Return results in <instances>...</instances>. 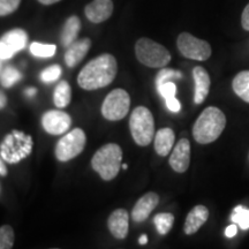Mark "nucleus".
<instances>
[{"instance_id":"nucleus-40","label":"nucleus","mask_w":249,"mask_h":249,"mask_svg":"<svg viewBox=\"0 0 249 249\" xmlns=\"http://www.w3.org/2000/svg\"><path fill=\"white\" fill-rule=\"evenodd\" d=\"M121 167H123L124 170H127V169H128V165H127V164H123V165H121Z\"/></svg>"},{"instance_id":"nucleus-24","label":"nucleus","mask_w":249,"mask_h":249,"mask_svg":"<svg viewBox=\"0 0 249 249\" xmlns=\"http://www.w3.org/2000/svg\"><path fill=\"white\" fill-rule=\"evenodd\" d=\"M57 46L53 44H42V43L34 42L30 45L31 54L37 58H51L55 54Z\"/></svg>"},{"instance_id":"nucleus-23","label":"nucleus","mask_w":249,"mask_h":249,"mask_svg":"<svg viewBox=\"0 0 249 249\" xmlns=\"http://www.w3.org/2000/svg\"><path fill=\"white\" fill-rule=\"evenodd\" d=\"M154 223L156 225V229H157V232L160 235H165L172 229L174 223V216L169 213H157L154 218Z\"/></svg>"},{"instance_id":"nucleus-19","label":"nucleus","mask_w":249,"mask_h":249,"mask_svg":"<svg viewBox=\"0 0 249 249\" xmlns=\"http://www.w3.org/2000/svg\"><path fill=\"white\" fill-rule=\"evenodd\" d=\"M176 134L171 128H161L155 134V150L160 156H167L172 151Z\"/></svg>"},{"instance_id":"nucleus-29","label":"nucleus","mask_w":249,"mask_h":249,"mask_svg":"<svg viewBox=\"0 0 249 249\" xmlns=\"http://www.w3.org/2000/svg\"><path fill=\"white\" fill-rule=\"evenodd\" d=\"M62 73L61 67L59 65H52L40 73V80L44 83H51L57 81Z\"/></svg>"},{"instance_id":"nucleus-3","label":"nucleus","mask_w":249,"mask_h":249,"mask_svg":"<svg viewBox=\"0 0 249 249\" xmlns=\"http://www.w3.org/2000/svg\"><path fill=\"white\" fill-rule=\"evenodd\" d=\"M123 161V150L116 143H107L96 151L91 160L92 169L105 181L114 179L119 173Z\"/></svg>"},{"instance_id":"nucleus-16","label":"nucleus","mask_w":249,"mask_h":249,"mask_svg":"<svg viewBox=\"0 0 249 249\" xmlns=\"http://www.w3.org/2000/svg\"><path fill=\"white\" fill-rule=\"evenodd\" d=\"M90 48H91V40L89 38L76 39L75 42L71 43L65 52V62L67 66L73 68L79 65L89 52Z\"/></svg>"},{"instance_id":"nucleus-7","label":"nucleus","mask_w":249,"mask_h":249,"mask_svg":"<svg viewBox=\"0 0 249 249\" xmlns=\"http://www.w3.org/2000/svg\"><path fill=\"white\" fill-rule=\"evenodd\" d=\"M130 97L124 89H114L105 97L102 105V114L105 119L118 121L128 114Z\"/></svg>"},{"instance_id":"nucleus-32","label":"nucleus","mask_w":249,"mask_h":249,"mask_svg":"<svg viewBox=\"0 0 249 249\" xmlns=\"http://www.w3.org/2000/svg\"><path fill=\"white\" fill-rule=\"evenodd\" d=\"M165 102H166V107L171 112L177 113V112H179L180 110H181V105H180V102L178 101V99L176 98V96L166 98L165 99Z\"/></svg>"},{"instance_id":"nucleus-33","label":"nucleus","mask_w":249,"mask_h":249,"mask_svg":"<svg viewBox=\"0 0 249 249\" xmlns=\"http://www.w3.org/2000/svg\"><path fill=\"white\" fill-rule=\"evenodd\" d=\"M241 26L246 31H249V2L246 6L241 15Z\"/></svg>"},{"instance_id":"nucleus-38","label":"nucleus","mask_w":249,"mask_h":249,"mask_svg":"<svg viewBox=\"0 0 249 249\" xmlns=\"http://www.w3.org/2000/svg\"><path fill=\"white\" fill-rule=\"evenodd\" d=\"M38 1L43 5H53L55 2L60 1V0H38Z\"/></svg>"},{"instance_id":"nucleus-15","label":"nucleus","mask_w":249,"mask_h":249,"mask_svg":"<svg viewBox=\"0 0 249 249\" xmlns=\"http://www.w3.org/2000/svg\"><path fill=\"white\" fill-rule=\"evenodd\" d=\"M107 226L111 234L116 239L123 240L128 234L129 214L126 209H117L110 214Z\"/></svg>"},{"instance_id":"nucleus-11","label":"nucleus","mask_w":249,"mask_h":249,"mask_svg":"<svg viewBox=\"0 0 249 249\" xmlns=\"http://www.w3.org/2000/svg\"><path fill=\"white\" fill-rule=\"evenodd\" d=\"M71 118L66 112L51 110L45 112L42 117V126L46 133L51 135H61L70 129Z\"/></svg>"},{"instance_id":"nucleus-41","label":"nucleus","mask_w":249,"mask_h":249,"mask_svg":"<svg viewBox=\"0 0 249 249\" xmlns=\"http://www.w3.org/2000/svg\"><path fill=\"white\" fill-rule=\"evenodd\" d=\"M0 70H1V59H0Z\"/></svg>"},{"instance_id":"nucleus-35","label":"nucleus","mask_w":249,"mask_h":249,"mask_svg":"<svg viewBox=\"0 0 249 249\" xmlns=\"http://www.w3.org/2000/svg\"><path fill=\"white\" fill-rule=\"evenodd\" d=\"M6 104H7V97H6L4 92L0 91V110L6 107Z\"/></svg>"},{"instance_id":"nucleus-17","label":"nucleus","mask_w":249,"mask_h":249,"mask_svg":"<svg viewBox=\"0 0 249 249\" xmlns=\"http://www.w3.org/2000/svg\"><path fill=\"white\" fill-rule=\"evenodd\" d=\"M193 79L195 82V93H194V103L195 104H202L207 98L209 93L211 80L209 73L205 71L203 67H195L193 70Z\"/></svg>"},{"instance_id":"nucleus-20","label":"nucleus","mask_w":249,"mask_h":249,"mask_svg":"<svg viewBox=\"0 0 249 249\" xmlns=\"http://www.w3.org/2000/svg\"><path fill=\"white\" fill-rule=\"evenodd\" d=\"M81 30V21L76 15L68 18L62 27L61 31V44L64 48H68L71 43L75 42Z\"/></svg>"},{"instance_id":"nucleus-37","label":"nucleus","mask_w":249,"mask_h":249,"mask_svg":"<svg viewBox=\"0 0 249 249\" xmlns=\"http://www.w3.org/2000/svg\"><path fill=\"white\" fill-rule=\"evenodd\" d=\"M36 92H37L36 88H28L26 90V95L28 96V97H34V96L36 95Z\"/></svg>"},{"instance_id":"nucleus-8","label":"nucleus","mask_w":249,"mask_h":249,"mask_svg":"<svg viewBox=\"0 0 249 249\" xmlns=\"http://www.w3.org/2000/svg\"><path fill=\"white\" fill-rule=\"evenodd\" d=\"M177 46L185 58L196 61L208 60L213 54V50L207 40L200 39L189 33H181L177 39Z\"/></svg>"},{"instance_id":"nucleus-12","label":"nucleus","mask_w":249,"mask_h":249,"mask_svg":"<svg viewBox=\"0 0 249 249\" xmlns=\"http://www.w3.org/2000/svg\"><path fill=\"white\" fill-rule=\"evenodd\" d=\"M170 166L178 173H185L191 164V143L187 139H181L174 145L170 156Z\"/></svg>"},{"instance_id":"nucleus-10","label":"nucleus","mask_w":249,"mask_h":249,"mask_svg":"<svg viewBox=\"0 0 249 249\" xmlns=\"http://www.w3.org/2000/svg\"><path fill=\"white\" fill-rule=\"evenodd\" d=\"M27 40L28 35L22 29H13L6 33L0 39V59H11L15 53L26 48Z\"/></svg>"},{"instance_id":"nucleus-2","label":"nucleus","mask_w":249,"mask_h":249,"mask_svg":"<svg viewBox=\"0 0 249 249\" xmlns=\"http://www.w3.org/2000/svg\"><path fill=\"white\" fill-rule=\"evenodd\" d=\"M226 126V117L218 107H209L202 112L193 126V136L201 144H208L219 138Z\"/></svg>"},{"instance_id":"nucleus-14","label":"nucleus","mask_w":249,"mask_h":249,"mask_svg":"<svg viewBox=\"0 0 249 249\" xmlns=\"http://www.w3.org/2000/svg\"><path fill=\"white\" fill-rule=\"evenodd\" d=\"M160 203V196L156 193L150 192L143 195L140 200L136 202L132 210V218L135 223L144 222L150 213L156 209Z\"/></svg>"},{"instance_id":"nucleus-6","label":"nucleus","mask_w":249,"mask_h":249,"mask_svg":"<svg viewBox=\"0 0 249 249\" xmlns=\"http://www.w3.org/2000/svg\"><path fill=\"white\" fill-rule=\"evenodd\" d=\"M33 149V139L23 132L13 130L6 136L4 142L0 145V155L5 161L17 164L27 156L30 155Z\"/></svg>"},{"instance_id":"nucleus-28","label":"nucleus","mask_w":249,"mask_h":249,"mask_svg":"<svg viewBox=\"0 0 249 249\" xmlns=\"http://www.w3.org/2000/svg\"><path fill=\"white\" fill-rule=\"evenodd\" d=\"M14 245V231L9 225L0 227V249H11Z\"/></svg>"},{"instance_id":"nucleus-39","label":"nucleus","mask_w":249,"mask_h":249,"mask_svg":"<svg viewBox=\"0 0 249 249\" xmlns=\"http://www.w3.org/2000/svg\"><path fill=\"white\" fill-rule=\"evenodd\" d=\"M147 242H148V236L147 235L142 234L141 236H140V239H139V244L140 245H147Z\"/></svg>"},{"instance_id":"nucleus-1","label":"nucleus","mask_w":249,"mask_h":249,"mask_svg":"<svg viewBox=\"0 0 249 249\" xmlns=\"http://www.w3.org/2000/svg\"><path fill=\"white\" fill-rule=\"evenodd\" d=\"M117 71V59L112 54L104 53L92 59L82 68L77 76V83L85 90L104 88L113 82Z\"/></svg>"},{"instance_id":"nucleus-26","label":"nucleus","mask_w":249,"mask_h":249,"mask_svg":"<svg viewBox=\"0 0 249 249\" xmlns=\"http://www.w3.org/2000/svg\"><path fill=\"white\" fill-rule=\"evenodd\" d=\"M232 222L239 225V227L242 230H248L249 229V209L238 205L235 207L234 211H233L231 216Z\"/></svg>"},{"instance_id":"nucleus-9","label":"nucleus","mask_w":249,"mask_h":249,"mask_svg":"<svg viewBox=\"0 0 249 249\" xmlns=\"http://www.w3.org/2000/svg\"><path fill=\"white\" fill-rule=\"evenodd\" d=\"M86 142V133L81 128H74L59 140L55 145V157L60 161L73 160L83 151Z\"/></svg>"},{"instance_id":"nucleus-25","label":"nucleus","mask_w":249,"mask_h":249,"mask_svg":"<svg viewBox=\"0 0 249 249\" xmlns=\"http://www.w3.org/2000/svg\"><path fill=\"white\" fill-rule=\"evenodd\" d=\"M21 79H22V74L20 73L18 70H15L14 67H6L4 71H2L1 75H0V81H1V85L5 87V88H11L12 86H14L15 83L18 82Z\"/></svg>"},{"instance_id":"nucleus-5","label":"nucleus","mask_w":249,"mask_h":249,"mask_svg":"<svg viewBox=\"0 0 249 249\" xmlns=\"http://www.w3.org/2000/svg\"><path fill=\"white\" fill-rule=\"evenodd\" d=\"M135 54L141 64L151 68H163L171 61L169 50L150 38H140L136 42Z\"/></svg>"},{"instance_id":"nucleus-4","label":"nucleus","mask_w":249,"mask_h":249,"mask_svg":"<svg viewBox=\"0 0 249 249\" xmlns=\"http://www.w3.org/2000/svg\"><path fill=\"white\" fill-rule=\"evenodd\" d=\"M129 129L133 140L140 147H147L155 136V120L149 108L138 107L129 119Z\"/></svg>"},{"instance_id":"nucleus-18","label":"nucleus","mask_w":249,"mask_h":249,"mask_svg":"<svg viewBox=\"0 0 249 249\" xmlns=\"http://www.w3.org/2000/svg\"><path fill=\"white\" fill-rule=\"evenodd\" d=\"M209 218V210L204 205H196L187 214L183 231L187 235L194 234L204 225Z\"/></svg>"},{"instance_id":"nucleus-36","label":"nucleus","mask_w":249,"mask_h":249,"mask_svg":"<svg viewBox=\"0 0 249 249\" xmlns=\"http://www.w3.org/2000/svg\"><path fill=\"white\" fill-rule=\"evenodd\" d=\"M0 176H2V177L7 176V169H6L5 164L2 163L1 160H0Z\"/></svg>"},{"instance_id":"nucleus-13","label":"nucleus","mask_w":249,"mask_h":249,"mask_svg":"<svg viewBox=\"0 0 249 249\" xmlns=\"http://www.w3.org/2000/svg\"><path fill=\"white\" fill-rule=\"evenodd\" d=\"M86 17L92 23H102L111 18L113 13L112 0H92L86 6Z\"/></svg>"},{"instance_id":"nucleus-30","label":"nucleus","mask_w":249,"mask_h":249,"mask_svg":"<svg viewBox=\"0 0 249 249\" xmlns=\"http://www.w3.org/2000/svg\"><path fill=\"white\" fill-rule=\"evenodd\" d=\"M21 0H0V17L12 14L20 5Z\"/></svg>"},{"instance_id":"nucleus-34","label":"nucleus","mask_w":249,"mask_h":249,"mask_svg":"<svg viewBox=\"0 0 249 249\" xmlns=\"http://www.w3.org/2000/svg\"><path fill=\"white\" fill-rule=\"evenodd\" d=\"M236 232H238V226H236V224H231V225L226 227L225 235L227 238H233V236L236 234Z\"/></svg>"},{"instance_id":"nucleus-27","label":"nucleus","mask_w":249,"mask_h":249,"mask_svg":"<svg viewBox=\"0 0 249 249\" xmlns=\"http://www.w3.org/2000/svg\"><path fill=\"white\" fill-rule=\"evenodd\" d=\"M182 74L179 71L172 70V68H165L160 71V73L156 75V88L160 87L163 83L171 81L173 79H181Z\"/></svg>"},{"instance_id":"nucleus-31","label":"nucleus","mask_w":249,"mask_h":249,"mask_svg":"<svg viewBox=\"0 0 249 249\" xmlns=\"http://www.w3.org/2000/svg\"><path fill=\"white\" fill-rule=\"evenodd\" d=\"M157 90L161 97H163L164 99H166L169 97H173V96H176L177 86L174 85L172 81H167V82L163 83L160 87H158Z\"/></svg>"},{"instance_id":"nucleus-22","label":"nucleus","mask_w":249,"mask_h":249,"mask_svg":"<svg viewBox=\"0 0 249 249\" xmlns=\"http://www.w3.org/2000/svg\"><path fill=\"white\" fill-rule=\"evenodd\" d=\"M71 101V89L67 81H61L55 87L53 93L54 105L59 108L66 107Z\"/></svg>"},{"instance_id":"nucleus-21","label":"nucleus","mask_w":249,"mask_h":249,"mask_svg":"<svg viewBox=\"0 0 249 249\" xmlns=\"http://www.w3.org/2000/svg\"><path fill=\"white\" fill-rule=\"evenodd\" d=\"M232 88L238 97L249 103V71H242L236 74L233 79Z\"/></svg>"}]
</instances>
